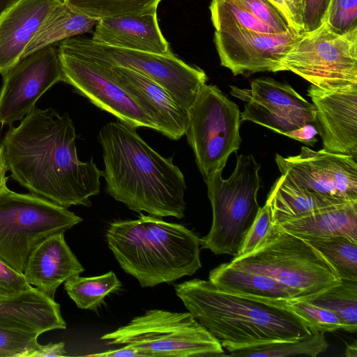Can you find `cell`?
Returning <instances> with one entry per match:
<instances>
[{
    "label": "cell",
    "instance_id": "obj_2",
    "mask_svg": "<svg viewBox=\"0 0 357 357\" xmlns=\"http://www.w3.org/2000/svg\"><path fill=\"white\" fill-rule=\"evenodd\" d=\"M135 128L109 122L98 134L106 191L129 209L162 218H183L186 183L172 159L148 145Z\"/></svg>",
    "mask_w": 357,
    "mask_h": 357
},
{
    "label": "cell",
    "instance_id": "obj_4",
    "mask_svg": "<svg viewBox=\"0 0 357 357\" xmlns=\"http://www.w3.org/2000/svg\"><path fill=\"white\" fill-rule=\"evenodd\" d=\"M108 246L122 269L143 287L192 275L202 267L200 238L182 225L140 214L112 222Z\"/></svg>",
    "mask_w": 357,
    "mask_h": 357
},
{
    "label": "cell",
    "instance_id": "obj_37",
    "mask_svg": "<svg viewBox=\"0 0 357 357\" xmlns=\"http://www.w3.org/2000/svg\"><path fill=\"white\" fill-rule=\"evenodd\" d=\"M258 19L282 33L292 30L284 15L268 0H235Z\"/></svg>",
    "mask_w": 357,
    "mask_h": 357
},
{
    "label": "cell",
    "instance_id": "obj_28",
    "mask_svg": "<svg viewBox=\"0 0 357 357\" xmlns=\"http://www.w3.org/2000/svg\"><path fill=\"white\" fill-rule=\"evenodd\" d=\"M121 286V282L112 271L90 278L78 275L64 283L67 294L77 306L89 310H96L108 294L119 290Z\"/></svg>",
    "mask_w": 357,
    "mask_h": 357
},
{
    "label": "cell",
    "instance_id": "obj_1",
    "mask_svg": "<svg viewBox=\"0 0 357 357\" xmlns=\"http://www.w3.org/2000/svg\"><path fill=\"white\" fill-rule=\"evenodd\" d=\"M75 139L67 113L35 107L19 126H10L1 141L7 169L32 194L65 208L90 206L103 172L93 159L79 160Z\"/></svg>",
    "mask_w": 357,
    "mask_h": 357
},
{
    "label": "cell",
    "instance_id": "obj_14",
    "mask_svg": "<svg viewBox=\"0 0 357 357\" xmlns=\"http://www.w3.org/2000/svg\"><path fill=\"white\" fill-rule=\"evenodd\" d=\"M231 94L245 101L241 121H249L284 134L314 123L315 108L290 85L271 77L251 82L250 89L231 86Z\"/></svg>",
    "mask_w": 357,
    "mask_h": 357
},
{
    "label": "cell",
    "instance_id": "obj_29",
    "mask_svg": "<svg viewBox=\"0 0 357 357\" xmlns=\"http://www.w3.org/2000/svg\"><path fill=\"white\" fill-rule=\"evenodd\" d=\"M312 303L333 312L341 321L344 331L357 330V282L342 280L341 282L324 291Z\"/></svg>",
    "mask_w": 357,
    "mask_h": 357
},
{
    "label": "cell",
    "instance_id": "obj_27",
    "mask_svg": "<svg viewBox=\"0 0 357 357\" xmlns=\"http://www.w3.org/2000/svg\"><path fill=\"white\" fill-rule=\"evenodd\" d=\"M325 333L313 331L309 335L289 340L258 344L228 351L229 356L238 357H288L307 356L315 357L324 352L328 344Z\"/></svg>",
    "mask_w": 357,
    "mask_h": 357
},
{
    "label": "cell",
    "instance_id": "obj_46",
    "mask_svg": "<svg viewBox=\"0 0 357 357\" xmlns=\"http://www.w3.org/2000/svg\"><path fill=\"white\" fill-rule=\"evenodd\" d=\"M19 0H0V11L9 7Z\"/></svg>",
    "mask_w": 357,
    "mask_h": 357
},
{
    "label": "cell",
    "instance_id": "obj_39",
    "mask_svg": "<svg viewBox=\"0 0 357 357\" xmlns=\"http://www.w3.org/2000/svg\"><path fill=\"white\" fill-rule=\"evenodd\" d=\"M331 0H302L304 32L318 29L325 21Z\"/></svg>",
    "mask_w": 357,
    "mask_h": 357
},
{
    "label": "cell",
    "instance_id": "obj_9",
    "mask_svg": "<svg viewBox=\"0 0 357 357\" xmlns=\"http://www.w3.org/2000/svg\"><path fill=\"white\" fill-rule=\"evenodd\" d=\"M185 134L204 181L239 149L241 112L216 86L204 84L188 108Z\"/></svg>",
    "mask_w": 357,
    "mask_h": 357
},
{
    "label": "cell",
    "instance_id": "obj_31",
    "mask_svg": "<svg viewBox=\"0 0 357 357\" xmlns=\"http://www.w3.org/2000/svg\"><path fill=\"white\" fill-rule=\"evenodd\" d=\"M306 241L326 257L341 280L357 282V241L344 236Z\"/></svg>",
    "mask_w": 357,
    "mask_h": 357
},
{
    "label": "cell",
    "instance_id": "obj_12",
    "mask_svg": "<svg viewBox=\"0 0 357 357\" xmlns=\"http://www.w3.org/2000/svg\"><path fill=\"white\" fill-rule=\"evenodd\" d=\"M58 54L63 82L70 84L77 93L126 125L157 130L153 120L112 78L102 64L61 47L58 49Z\"/></svg>",
    "mask_w": 357,
    "mask_h": 357
},
{
    "label": "cell",
    "instance_id": "obj_23",
    "mask_svg": "<svg viewBox=\"0 0 357 357\" xmlns=\"http://www.w3.org/2000/svg\"><path fill=\"white\" fill-rule=\"evenodd\" d=\"M208 280L220 290L267 304L282 306L297 300L291 289L277 280L229 262L211 270Z\"/></svg>",
    "mask_w": 357,
    "mask_h": 357
},
{
    "label": "cell",
    "instance_id": "obj_6",
    "mask_svg": "<svg viewBox=\"0 0 357 357\" xmlns=\"http://www.w3.org/2000/svg\"><path fill=\"white\" fill-rule=\"evenodd\" d=\"M261 167L252 155H236V167L228 178L218 172L204 180L213 221L208 234L200 238L202 248L215 255H237L261 208L257 202Z\"/></svg>",
    "mask_w": 357,
    "mask_h": 357
},
{
    "label": "cell",
    "instance_id": "obj_19",
    "mask_svg": "<svg viewBox=\"0 0 357 357\" xmlns=\"http://www.w3.org/2000/svg\"><path fill=\"white\" fill-rule=\"evenodd\" d=\"M65 0H19L0 13V74L18 62L41 24Z\"/></svg>",
    "mask_w": 357,
    "mask_h": 357
},
{
    "label": "cell",
    "instance_id": "obj_18",
    "mask_svg": "<svg viewBox=\"0 0 357 357\" xmlns=\"http://www.w3.org/2000/svg\"><path fill=\"white\" fill-rule=\"evenodd\" d=\"M99 63L153 120L158 132L173 140L180 139L185 134L187 111L165 89L135 70Z\"/></svg>",
    "mask_w": 357,
    "mask_h": 357
},
{
    "label": "cell",
    "instance_id": "obj_25",
    "mask_svg": "<svg viewBox=\"0 0 357 357\" xmlns=\"http://www.w3.org/2000/svg\"><path fill=\"white\" fill-rule=\"evenodd\" d=\"M347 202L349 201L310 191L281 175L272 185L266 203L270 208L274 224L278 225Z\"/></svg>",
    "mask_w": 357,
    "mask_h": 357
},
{
    "label": "cell",
    "instance_id": "obj_15",
    "mask_svg": "<svg viewBox=\"0 0 357 357\" xmlns=\"http://www.w3.org/2000/svg\"><path fill=\"white\" fill-rule=\"evenodd\" d=\"M350 155L307 146L294 156L275 155L282 175L314 192L345 201H357V162Z\"/></svg>",
    "mask_w": 357,
    "mask_h": 357
},
{
    "label": "cell",
    "instance_id": "obj_26",
    "mask_svg": "<svg viewBox=\"0 0 357 357\" xmlns=\"http://www.w3.org/2000/svg\"><path fill=\"white\" fill-rule=\"evenodd\" d=\"M98 21L74 10L63 1L45 20L25 49L22 59L56 42L89 32Z\"/></svg>",
    "mask_w": 357,
    "mask_h": 357
},
{
    "label": "cell",
    "instance_id": "obj_41",
    "mask_svg": "<svg viewBox=\"0 0 357 357\" xmlns=\"http://www.w3.org/2000/svg\"><path fill=\"white\" fill-rule=\"evenodd\" d=\"M317 134V128L311 123H307L298 129L285 132L283 135L307 146H312L317 142L316 137Z\"/></svg>",
    "mask_w": 357,
    "mask_h": 357
},
{
    "label": "cell",
    "instance_id": "obj_22",
    "mask_svg": "<svg viewBox=\"0 0 357 357\" xmlns=\"http://www.w3.org/2000/svg\"><path fill=\"white\" fill-rule=\"evenodd\" d=\"M0 324L40 335L66 328L59 304L34 287L0 298Z\"/></svg>",
    "mask_w": 357,
    "mask_h": 357
},
{
    "label": "cell",
    "instance_id": "obj_11",
    "mask_svg": "<svg viewBox=\"0 0 357 357\" xmlns=\"http://www.w3.org/2000/svg\"><path fill=\"white\" fill-rule=\"evenodd\" d=\"M282 64L323 90L357 85V29L338 34L324 22L292 45Z\"/></svg>",
    "mask_w": 357,
    "mask_h": 357
},
{
    "label": "cell",
    "instance_id": "obj_13",
    "mask_svg": "<svg viewBox=\"0 0 357 357\" xmlns=\"http://www.w3.org/2000/svg\"><path fill=\"white\" fill-rule=\"evenodd\" d=\"M0 89V123L22 120L54 84L63 82L58 50L45 46L21 59L3 75Z\"/></svg>",
    "mask_w": 357,
    "mask_h": 357
},
{
    "label": "cell",
    "instance_id": "obj_34",
    "mask_svg": "<svg viewBox=\"0 0 357 357\" xmlns=\"http://www.w3.org/2000/svg\"><path fill=\"white\" fill-rule=\"evenodd\" d=\"M39 333L0 324V357H29Z\"/></svg>",
    "mask_w": 357,
    "mask_h": 357
},
{
    "label": "cell",
    "instance_id": "obj_16",
    "mask_svg": "<svg viewBox=\"0 0 357 357\" xmlns=\"http://www.w3.org/2000/svg\"><path fill=\"white\" fill-rule=\"evenodd\" d=\"M303 35L293 30L261 33L235 28L216 31L214 43L220 63L234 75L286 70L282 60Z\"/></svg>",
    "mask_w": 357,
    "mask_h": 357
},
{
    "label": "cell",
    "instance_id": "obj_17",
    "mask_svg": "<svg viewBox=\"0 0 357 357\" xmlns=\"http://www.w3.org/2000/svg\"><path fill=\"white\" fill-rule=\"evenodd\" d=\"M307 95L323 149L357 158V85L326 91L311 84Z\"/></svg>",
    "mask_w": 357,
    "mask_h": 357
},
{
    "label": "cell",
    "instance_id": "obj_5",
    "mask_svg": "<svg viewBox=\"0 0 357 357\" xmlns=\"http://www.w3.org/2000/svg\"><path fill=\"white\" fill-rule=\"evenodd\" d=\"M229 263L277 280L291 289L297 300L310 301L342 281L322 253L278 225L264 245L247 255L234 257Z\"/></svg>",
    "mask_w": 357,
    "mask_h": 357
},
{
    "label": "cell",
    "instance_id": "obj_20",
    "mask_svg": "<svg viewBox=\"0 0 357 357\" xmlns=\"http://www.w3.org/2000/svg\"><path fill=\"white\" fill-rule=\"evenodd\" d=\"M84 271L66 243L64 233L59 232L47 236L33 249L23 274L31 285L54 298L60 284Z\"/></svg>",
    "mask_w": 357,
    "mask_h": 357
},
{
    "label": "cell",
    "instance_id": "obj_30",
    "mask_svg": "<svg viewBox=\"0 0 357 357\" xmlns=\"http://www.w3.org/2000/svg\"><path fill=\"white\" fill-rule=\"evenodd\" d=\"M161 0H65L74 10L98 20L156 13Z\"/></svg>",
    "mask_w": 357,
    "mask_h": 357
},
{
    "label": "cell",
    "instance_id": "obj_43",
    "mask_svg": "<svg viewBox=\"0 0 357 357\" xmlns=\"http://www.w3.org/2000/svg\"><path fill=\"white\" fill-rule=\"evenodd\" d=\"M88 356H99V357H138L144 356L139 351L135 349L130 348L126 346L122 348L109 350L99 354H93L88 355Z\"/></svg>",
    "mask_w": 357,
    "mask_h": 357
},
{
    "label": "cell",
    "instance_id": "obj_35",
    "mask_svg": "<svg viewBox=\"0 0 357 357\" xmlns=\"http://www.w3.org/2000/svg\"><path fill=\"white\" fill-rule=\"evenodd\" d=\"M275 231L276 225L274 224L270 208L265 203L260 208L235 257L247 255L257 250L272 238Z\"/></svg>",
    "mask_w": 357,
    "mask_h": 357
},
{
    "label": "cell",
    "instance_id": "obj_32",
    "mask_svg": "<svg viewBox=\"0 0 357 357\" xmlns=\"http://www.w3.org/2000/svg\"><path fill=\"white\" fill-rule=\"evenodd\" d=\"M210 11L216 31L240 28L261 33H278L235 0H212Z\"/></svg>",
    "mask_w": 357,
    "mask_h": 357
},
{
    "label": "cell",
    "instance_id": "obj_8",
    "mask_svg": "<svg viewBox=\"0 0 357 357\" xmlns=\"http://www.w3.org/2000/svg\"><path fill=\"white\" fill-rule=\"evenodd\" d=\"M82 221L43 197L6 188L0 190V261L23 273L31 252L40 241Z\"/></svg>",
    "mask_w": 357,
    "mask_h": 357
},
{
    "label": "cell",
    "instance_id": "obj_33",
    "mask_svg": "<svg viewBox=\"0 0 357 357\" xmlns=\"http://www.w3.org/2000/svg\"><path fill=\"white\" fill-rule=\"evenodd\" d=\"M296 314L311 332H333L344 330L340 319L331 311L309 301L294 300L282 305Z\"/></svg>",
    "mask_w": 357,
    "mask_h": 357
},
{
    "label": "cell",
    "instance_id": "obj_44",
    "mask_svg": "<svg viewBox=\"0 0 357 357\" xmlns=\"http://www.w3.org/2000/svg\"><path fill=\"white\" fill-rule=\"evenodd\" d=\"M8 171L3 152V147L1 142H0V190L7 188V181L8 177L6 176V172Z\"/></svg>",
    "mask_w": 357,
    "mask_h": 357
},
{
    "label": "cell",
    "instance_id": "obj_38",
    "mask_svg": "<svg viewBox=\"0 0 357 357\" xmlns=\"http://www.w3.org/2000/svg\"><path fill=\"white\" fill-rule=\"evenodd\" d=\"M31 287L23 273L0 261V298L12 296Z\"/></svg>",
    "mask_w": 357,
    "mask_h": 357
},
{
    "label": "cell",
    "instance_id": "obj_45",
    "mask_svg": "<svg viewBox=\"0 0 357 357\" xmlns=\"http://www.w3.org/2000/svg\"><path fill=\"white\" fill-rule=\"evenodd\" d=\"M345 356L347 357H357V344L356 341L351 344H347Z\"/></svg>",
    "mask_w": 357,
    "mask_h": 357
},
{
    "label": "cell",
    "instance_id": "obj_10",
    "mask_svg": "<svg viewBox=\"0 0 357 357\" xmlns=\"http://www.w3.org/2000/svg\"><path fill=\"white\" fill-rule=\"evenodd\" d=\"M59 47L105 64L138 72L165 89L186 111L208 79L202 69L187 64L172 52L162 54L132 50L75 36L61 40Z\"/></svg>",
    "mask_w": 357,
    "mask_h": 357
},
{
    "label": "cell",
    "instance_id": "obj_7",
    "mask_svg": "<svg viewBox=\"0 0 357 357\" xmlns=\"http://www.w3.org/2000/svg\"><path fill=\"white\" fill-rule=\"evenodd\" d=\"M100 339L137 349L144 356L225 355L221 344L189 312L151 310Z\"/></svg>",
    "mask_w": 357,
    "mask_h": 357
},
{
    "label": "cell",
    "instance_id": "obj_40",
    "mask_svg": "<svg viewBox=\"0 0 357 357\" xmlns=\"http://www.w3.org/2000/svg\"><path fill=\"white\" fill-rule=\"evenodd\" d=\"M285 17L289 27L299 35H303V11L302 0H268Z\"/></svg>",
    "mask_w": 357,
    "mask_h": 357
},
{
    "label": "cell",
    "instance_id": "obj_21",
    "mask_svg": "<svg viewBox=\"0 0 357 357\" xmlns=\"http://www.w3.org/2000/svg\"><path fill=\"white\" fill-rule=\"evenodd\" d=\"M91 39L108 45L155 54H169L157 13L126 15L99 20Z\"/></svg>",
    "mask_w": 357,
    "mask_h": 357
},
{
    "label": "cell",
    "instance_id": "obj_3",
    "mask_svg": "<svg viewBox=\"0 0 357 357\" xmlns=\"http://www.w3.org/2000/svg\"><path fill=\"white\" fill-rule=\"evenodd\" d=\"M189 312L227 351L312 333L287 308L246 298L194 279L175 285Z\"/></svg>",
    "mask_w": 357,
    "mask_h": 357
},
{
    "label": "cell",
    "instance_id": "obj_42",
    "mask_svg": "<svg viewBox=\"0 0 357 357\" xmlns=\"http://www.w3.org/2000/svg\"><path fill=\"white\" fill-rule=\"evenodd\" d=\"M66 354L63 342L49 343L45 345L40 344L29 357L63 356Z\"/></svg>",
    "mask_w": 357,
    "mask_h": 357
},
{
    "label": "cell",
    "instance_id": "obj_36",
    "mask_svg": "<svg viewBox=\"0 0 357 357\" xmlns=\"http://www.w3.org/2000/svg\"><path fill=\"white\" fill-rule=\"evenodd\" d=\"M325 22L338 34L357 29V0H331Z\"/></svg>",
    "mask_w": 357,
    "mask_h": 357
},
{
    "label": "cell",
    "instance_id": "obj_24",
    "mask_svg": "<svg viewBox=\"0 0 357 357\" xmlns=\"http://www.w3.org/2000/svg\"><path fill=\"white\" fill-rule=\"evenodd\" d=\"M276 225L305 240L344 236L357 241V201L321 208Z\"/></svg>",
    "mask_w": 357,
    "mask_h": 357
}]
</instances>
